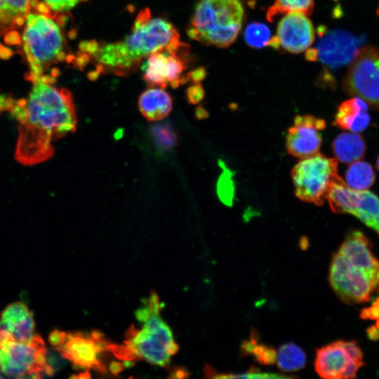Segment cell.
<instances>
[{
	"label": "cell",
	"mask_w": 379,
	"mask_h": 379,
	"mask_svg": "<svg viewBox=\"0 0 379 379\" xmlns=\"http://www.w3.org/2000/svg\"><path fill=\"white\" fill-rule=\"evenodd\" d=\"M27 98L13 100L9 112L18 121L15 152L25 166L40 164L54 154L52 142L77 128L72 93L53 83L36 81Z\"/></svg>",
	"instance_id": "1"
},
{
	"label": "cell",
	"mask_w": 379,
	"mask_h": 379,
	"mask_svg": "<svg viewBox=\"0 0 379 379\" xmlns=\"http://www.w3.org/2000/svg\"><path fill=\"white\" fill-rule=\"evenodd\" d=\"M179 41L178 32L170 22L153 18L150 11L145 8L138 13L130 34L124 39L100 46L95 43L90 53L99 70L124 75L134 70L142 59Z\"/></svg>",
	"instance_id": "2"
},
{
	"label": "cell",
	"mask_w": 379,
	"mask_h": 379,
	"mask_svg": "<svg viewBox=\"0 0 379 379\" xmlns=\"http://www.w3.org/2000/svg\"><path fill=\"white\" fill-rule=\"evenodd\" d=\"M63 15L46 14L32 10L27 15L22 35L24 55L29 71L26 75L31 83L36 81L55 83L58 73L51 67L65 60L70 61L66 53V41L62 29Z\"/></svg>",
	"instance_id": "3"
},
{
	"label": "cell",
	"mask_w": 379,
	"mask_h": 379,
	"mask_svg": "<svg viewBox=\"0 0 379 379\" xmlns=\"http://www.w3.org/2000/svg\"><path fill=\"white\" fill-rule=\"evenodd\" d=\"M244 15L239 0H200L195 6L187 34L203 44L227 48L237 39Z\"/></svg>",
	"instance_id": "4"
},
{
	"label": "cell",
	"mask_w": 379,
	"mask_h": 379,
	"mask_svg": "<svg viewBox=\"0 0 379 379\" xmlns=\"http://www.w3.org/2000/svg\"><path fill=\"white\" fill-rule=\"evenodd\" d=\"M0 371L11 377L34 378L53 375L55 371L40 335L20 341L1 333Z\"/></svg>",
	"instance_id": "5"
},
{
	"label": "cell",
	"mask_w": 379,
	"mask_h": 379,
	"mask_svg": "<svg viewBox=\"0 0 379 379\" xmlns=\"http://www.w3.org/2000/svg\"><path fill=\"white\" fill-rule=\"evenodd\" d=\"M291 178L298 199L322 205L332 185L340 177L335 159L319 152L300 161L292 169Z\"/></svg>",
	"instance_id": "6"
},
{
	"label": "cell",
	"mask_w": 379,
	"mask_h": 379,
	"mask_svg": "<svg viewBox=\"0 0 379 379\" xmlns=\"http://www.w3.org/2000/svg\"><path fill=\"white\" fill-rule=\"evenodd\" d=\"M329 281L337 295L349 304L369 301L371 293L379 288L378 278L338 252L331 259Z\"/></svg>",
	"instance_id": "7"
},
{
	"label": "cell",
	"mask_w": 379,
	"mask_h": 379,
	"mask_svg": "<svg viewBox=\"0 0 379 379\" xmlns=\"http://www.w3.org/2000/svg\"><path fill=\"white\" fill-rule=\"evenodd\" d=\"M343 88L349 95L379 110V48L371 46L359 48L343 79Z\"/></svg>",
	"instance_id": "8"
},
{
	"label": "cell",
	"mask_w": 379,
	"mask_h": 379,
	"mask_svg": "<svg viewBox=\"0 0 379 379\" xmlns=\"http://www.w3.org/2000/svg\"><path fill=\"white\" fill-rule=\"evenodd\" d=\"M51 345L61 356L81 368H93L101 373L106 368L99 359L101 352L107 350L109 342L98 331L91 335L80 333H65L58 330L49 335Z\"/></svg>",
	"instance_id": "9"
},
{
	"label": "cell",
	"mask_w": 379,
	"mask_h": 379,
	"mask_svg": "<svg viewBox=\"0 0 379 379\" xmlns=\"http://www.w3.org/2000/svg\"><path fill=\"white\" fill-rule=\"evenodd\" d=\"M187 55L188 47L181 41L152 53L142 65L143 79L151 87H178L185 81Z\"/></svg>",
	"instance_id": "10"
},
{
	"label": "cell",
	"mask_w": 379,
	"mask_h": 379,
	"mask_svg": "<svg viewBox=\"0 0 379 379\" xmlns=\"http://www.w3.org/2000/svg\"><path fill=\"white\" fill-rule=\"evenodd\" d=\"M364 365L362 352L354 340H337L316 351L315 371L323 378H354Z\"/></svg>",
	"instance_id": "11"
},
{
	"label": "cell",
	"mask_w": 379,
	"mask_h": 379,
	"mask_svg": "<svg viewBox=\"0 0 379 379\" xmlns=\"http://www.w3.org/2000/svg\"><path fill=\"white\" fill-rule=\"evenodd\" d=\"M327 199L331 211L350 213L379 234V198L368 190H355L342 179L331 187Z\"/></svg>",
	"instance_id": "12"
},
{
	"label": "cell",
	"mask_w": 379,
	"mask_h": 379,
	"mask_svg": "<svg viewBox=\"0 0 379 379\" xmlns=\"http://www.w3.org/2000/svg\"><path fill=\"white\" fill-rule=\"evenodd\" d=\"M319 39L316 46L306 51L308 61H318L331 69L351 63L359 50L360 39L350 32L340 30H318Z\"/></svg>",
	"instance_id": "13"
},
{
	"label": "cell",
	"mask_w": 379,
	"mask_h": 379,
	"mask_svg": "<svg viewBox=\"0 0 379 379\" xmlns=\"http://www.w3.org/2000/svg\"><path fill=\"white\" fill-rule=\"evenodd\" d=\"M124 343L136 360L143 359L152 364L164 366L170 361L169 350L175 341L171 328L164 322L156 331L138 330L131 326L126 333Z\"/></svg>",
	"instance_id": "14"
},
{
	"label": "cell",
	"mask_w": 379,
	"mask_h": 379,
	"mask_svg": "<svg viewBox=\"0 0 379 379\" xmlns=\"http://www.w3.org/2000/svg\"><path fill=\"white\" fill-rule=\"evenodd\" d=\"M314 29L307 15L286 13L279 22L276 35L271 37L268 46L291 53L307 51L314 42Z\"/></svg>",
	"instance_id": "15"
},
{
	"label": "cell",
	"mask_w": 379,
	"mask_h": 379,
	"mask_svg": "<svg viewBox=\"0 0 379 379\" xmlns=\"http://www.w3.org/2000/svg\"><path fill=\"white\" fill-rule=\"evenodd\" d=\"M326 127L324 119L312 115H298L286 135L288 152L304 159L319 152L322 138L321 131Z\"/></svg>",
	"instance_id": "16"
},
{
	"label": "cell",
	"mask_w": 379,
	"mask_h": 379,
	"mask_svg": "<svg viewBox=\"0 0 379 379\" xmlns=\"http://www.w3.org/2000/svg\"><path fill=\"white\" fill-rule=\"evenodd\" d=\"M0 333L20 341L29 340L36 335L33 314L24 302H13L2 312Z\"/></svg>",
	"instance_id": "17"
},
{
	"label": "cell",
	"mask_w": 379,
	"mask_h": 379,
	"mask_svg": "<svg viewBox=\"0 0 379 379\" xmlns=\"http://www.w3.org/2000/svg\"><path fill=\"white\" fill-rule=\"evenodd\" d=\"M338 252L350 262L379 279V260L371 251L370 241L361 232L354 230L350 232Z\"/></svg>",
	"instance_id": "18"
},
{
	"label": "cell",
	"mask_w": 379,
	"mask_h": 379,
	"mask_svg": "<svg viewBox=\"0 0 379 379\" xmlns=\"http://www.w3.org/2000/svg\"><path fill=\"white\" fill-rule=\"evenodd\" d=\"M367 111V103L362 99L354 97L347 100L338 107L334 124L350 132H362L371 121Z\"/></svg>",
	"instance_id": "19"
},
{
	"label": "cell",
	"mask_w": 379,
	"mask_h": 379,
	"mask_svg": "<svg viewBox=\"0 0 379 379\" xmlns=\"http://www.w3.org/2000/svg\"><path fill=\"white\" fill-rule=\"evenodd\" d=\"M172 105V98L161 88H149L138 99L140 112L148 121L164 119L171 112Z\"/></svg>",
	"instance_id": "20"
},
{
	"label": "cell",
	"mask_w": 379,
	"mask_h": 379,
	"mask_svg": "<svg viewBox=\"0 0 379 379\" xmlns=\"http://www.w3.org/2000/svg\"><path fill=\"white\" fill-rule=\"evenodd\" d=\"M34 0H0V37L23 26Z\"/></svg>",
	"instance_id": "21"
},
{
	"label": "cell",
	"mask_w": 379,
	"mask_h": 379,
	"mask_svg": "<svg viewBox=\"0 0 379 379\" xmlns=\"http://www.w3.org/2000/svg\"><path fill=\"white\" fill-rule=\"evenodd\" d=\"M366 148L362 136L350 131L339 134L332 143L336 159L346 164L361 159L364 156Z\"/></svg>",
	"instance_id": "22"
},
{
	"label": "cell",
	"mask_w": 379,
	"mask_h": 379,
	"mask_svg": "<svg viewBox=\"0 0 379 379\" xmlns=\"http://www.w3.org/2000/svg\"><path fill=\"white\" fill-rule=\"evenodd\" d=\"M307 359L304 350L293 343L281 345L277 351L276 362L278 368L287 373L303 368Z\"/></svg>",
	"instance_id": "23"
},
{
	"label": "cell",
	"mask_w": 379,
	"mask_h": 379,
	"mask_svg": "<svg viewBox=\"0 0 379 379\" xmlns=\"http://www.w3.org/2000/svg\"><path fill=\"white\" fill-rule=\"evenodd\" d=\"M375 179V175L372 166L363 161L350 163L345 173V183L355 190H367L372 186Z\"/></svg>",
	"instance_id": "24"
},
{
	"label": "cell",
	"mask_w": 379,
	"mask_h": 379,
	"mask_svg": "<svg viewBox=\"0 0 379 379\" xmlns=\"http://www.w3.org/2000/svg\"><path fill=\"white\" fill-rule=\"evenodd\" d=\"M243 355H251L260 364L272 365L276 362L277 351L272 347L260 343L257 332L253 330L248 340L242 343Z\"/></svg>",
	"instance_id": "25"
},
{
	"label": "cell",
	"mask_w": 379,
	"mask_h": 379,
	"mask_svg": "<svg viewBox=\"0 0 379 379\" xmlns=\"http://www.w3.org/2000/svg\"><path fill=\"white\" fill-rule=\"evenodd\" d=\"M314 0H274L267 11V18L272 21L278 15L289 13H301L309 15L314 9Z\"/></svg>",
	"instance_id": "26"
},
{
	"label": "cell",
	"mask_w": 379,
	"mask_h": 379,
	"mask_svg": "<svg viewBox=\"0 0 379 379\" xmlns=\"http://www.w3.org/2000/svg\"><path fill=\"white\" fill-rule=\"evenodd\" d=\"M244 39L247 44L252 48H263L268 46L271 39L270 30L263 23L254 22L246 27Z\"/></svg>",
	"instance_id": "27"
},
{
	"label": "cell",
	"mask_w": 379,
	"mask_h": 379,
	"mask_svg": "<svg viewBox=\"0 0 379 379\" xmlns=\"http://www.w3.org/2000/svg\"><path fill=\"white\" fill-rule=\"evenodd\" d=\"M205 373L208 378H291L286 375L274 374L271 373L261 372L257 368H251L245 373H218L211 367L207 366L205 367Z\"/></svg>",
	"instance_id": "28"
},
{
	"label": "cell",
	"mask_w": 379,
	"mask_h": 379,
	"mask_svg": "<svg viewBox=\"0 0 379 379\" xmlns=\"http://www.w3.org/2000/svg\"><path fill=\"white\" fill-rule=\"evenodd\" d=\"M152 135L157 145L161 149H169L176 143V135L168 124H157L151 128Z\"/></svg>",
	"instance_id": "29"
},
{
	"label": "cell",
	"mask_w": 379,
	"mask_h": 379,
	"mask_svg": "<svg viewBox=\"0 0 379 379\" xmlns=\"http://www.w3.org/2000/svg\"><path fill=\"white\" fill-rule=\"evenodd\" d=\"M44 5L53 13L62 14L73 8L80 0H43Z\"/></svg>",
	"instance_id": "30"
},
{
	"label": "cell",
	"mask_w": 379,
	"mask_h": 379,
	"mask_svg": "<svg viewBox=\"0 0 379 379\" xmlns=\"http://www.w3.org/2000/svg\"><path fill=\"white\" fill-rule=\"evenodd\" d=\"M187 98L191 103H197L200 101L204 95L202 87L200 84L191 86L187 90Z\"/></svg>",
	"instance_id": "31"
},
{
	"label": "cell",
	"mask_w": 379,
	"mask_h": 379,
	"mask_svg": "<svg viewBox=\"0 0 379 379\" xmlns=\"http://www.w3.org/2000/svg\"><path fill=\"white\" fill-rule=\"evenodd\" d=\"M361 317L364 319L379 318V305L374 302L371 307L368 309H364L361 312Z\"/></svg>",
	"instance_id": "32"
},
{
	"label": "cell",
	"mask_w": 379,
	"mask_h": 379,
	"mask_svg": "<svg viewBox=\"0 0 379 379\" xmlns=\"http://www.w3.org/2000/svg\"><path fill=\"white\" fill-rule=\"evenodd\" d=\"M14 99L0 93V114L4 111L9 112Z\"/></svg>",
	"instance_id": "33"
},
{
	"label": "cell",
	"mask_w": 379,
	"mask_h": 379,
	"mask_svg": "<svg viewBox=\"0 0 379 379\" xmlns=\"http://www.w3.org/2000/svg\"><path fill=\"white\" fill-rule=\"evenodd\" d=\"M123 363L112 361L109 365V371L113 375H117L124 370Z\"/></svg>",
	"instance_id": "34"
},
{
	"label": "cell",
	"mask_w": 379,
	"mask_h": 379,
	"mask_svg": "<svg viewBox=\"0 0 379 379\" xmlns=\"http://www.w3.org/2000/svg\"><path fill=\"white\" fill-rule=\"evenodd\" d=\"M189 375V373L184 368L175 369L169 376L170 378H184Z\"/></svg>",
	"instance_id": "35"
},
{
	"label": "cell",
	"mask_w": 379,
	"mask_h": 379,
	"mask_svg": "<svg viewBox=\"0 0 379 379\" xmlns=\"http://www.w3.org/2000/svg\"><path fill=\"white\" fill-rule=\"evenodd\" d=\"M368 336L371 340L379 339V330L376 326H371L367 330Z\"/></svg>",
	"instance_id": "36"
},
{
	"label": "cell",
	"mask_w": 379,
	"mask_h": 379,
	"mask_svg": "<svg viewBox=\"0 0 379 379\" xmlns=\"http://www.w3.org/2000/svg\"><path fill=\"white\" fill-rule=\"evenodd\" d=\"M11 55V51L5 47L0 45V57L1 58H7Z\"/></svg>",
	"instance_id": "37"
},
{
	"label": "cell",
	"mask_w": 379,
	"mask_h": 379,
	"mask_svg": "<svg viewBox=\"0 0 379 379\" xmlns=\"http://www.w3.org/2000/svg\"><path fill=\"white\" fill-rule=\"evenodd\" d=\"M376 166H377L378 169L379 170V155L377 158Z\"/></svg>",
	"instance_id": "38"
},
{
	"label": "cell",
	"mask_w": 379,
	"mask_h": 379,
	"mask_svg": "<svg viewBox=\"0 0 379 379\" xmlns=\"http://www.w3.org/2000/svg\"><path fill=\"white\" fill-rule=\"evenodd\" d=\"M377 13H378V15H379V7H378V9L377 11Z\"/></svg>",
	"instance_id": "39"
},
{
	"label": "cell",
	"mask_w": 379,
	"mask_h": 379,
	"mask_svg": "<svg viewBox=\"0 0 379 379\" xmlns=\"http://www.w3.org/2000/svg\"><path fill=\"white\" fill-rule=\"evenodd\" d=\"M0 378H1V375H0Z\"/></svg>",
	"instance_id": "40"
}]
</instances>
